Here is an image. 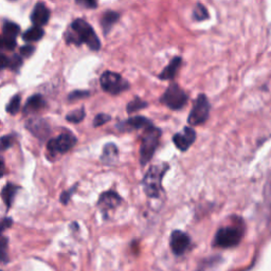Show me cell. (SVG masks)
Wrapping results in <instances>:
<instances>
[{"label":"cell","mask_w":271,"mask_h":271,"mask_svg":"<svg viewBox=\"0 0 271 271\" xmlns=\"http://www.w3.org/2000/svg\"><path fill=\"white\" fill-rule=\"evenodd\" d=\"M168 166L166 164L152 166L142 180V188L150 198L159 197L162 192V179L166 175Z\"/></svg>","instance_id":"obj_1"},{"label":"cell","mask_w":271,"mask_h":271,"mask_svg":"<svg viewBox=\"0 0 271 271\" xmlns=\"http://www.w3.org/2000/svg\"><path fill=\"white\" fill-rule=\"evenodd\" d=\"M161 130L152 126V124L150 125L148 128H144L140 146V162L142 166H146L154 156L159 144Z\"/></svg>","instance_id":"obj_2"},{"label":"cell","mask_w":271,"mask_h":271,"mask_svg":"<svg viewBox=\"0 0 271 271\" xmlns=\"http://www.w3.org/2000/svg\"><path fill=\"white\" fill-rule=\"evenodd\" d=\"M244 236L242 224L227 226L220 228L215 234L213 246L218 248L228 249L238 246Z\"/></svg>","instance_id":"obj_3"},{"label":"cell","mask_w":271,"mask_h":271,"mask_svg":"<svg viewBox=\"0 0 271 271\" xmlns=\"http://www.w3.org/2000/svg\"><path fill=\"white\" fill-rule=\"evenodd\" d=\"M71 28L76 33L80 42L86 44L87 46L94 51L100 50L101 48L100 40H98L96 32L92 28V26L88 22H86L83 20H76L72 22Z\"/></svg>","instance_id":"obj_4"},{"label":"cell","mask_w":271,"mask_h":271,"mask_svg":"<svg viewBox=\"0 0 271 271\" xmlns=\"http://www.w3.org/2000/svg\"><path fill=\"white\" fill-rule=\"evenodd\" d=\"M100 83L104 92L110 94H119L130 87L128 80L112 71H105L101 76Z\"/></svg>","instance_id":"obj_5"},{"label":"cell","mask_w":271,"mask_h":271,"mask_svg":"<svg viewBox=\"0 0 271 271\" xmlns=\"http://www.w3.org/2000/svg\"><path fill=\"white\" fill-rule=\"evenodd\" d=\"M160 101L170 110H179L186 104L188 96L184 89L180 88L176 83H173L168 87Z\"/></svg>","instance_id":"obj_6"},{"label":"cell","mask_w":271,"mask_h":271,"mask_svg":"<svg viewBox=\"0 0 271 271\" xmlns=\"http://www.w3.org/2000/svg\"><path fill=\"white\" fill-rule=\"evenodd\" d=\"M210 114V103L204 94H200L193 105L191 112L188 114V123L191 126L204 124Z\"/></svg>","instance_id":"obj_7"},{"label":"cell","mask_w":271,"mask_h":271,"mask_svg":"<svg viewBox=\"0 0 271 271\" xmlns=\"http://www.w3.org/2000/svg\"><path fill=\"white\" fill-rule=\"evenodd\" d=\"M76 143V138L74 134L70 132H64L60 134L58 138L51 139L47 144V148L51 154L56 155V154L58 152H68L70 148L74 146Z\"/></svg>","instance_id":"obj_8"},{"label":"cell","mask_w":271,"mask_h":271,"mask_svg":"<svg viewBox=\"0 0 271 271\" xmlns=\"http://www.w3.org/2000/svg\"><path fill=\"white\" fill-rule=\"evenodd\" d=\"M190 244H191V238H190L186 233L179 230L172 232L170 246L174 254L182 256L190 247Z\"/></svg>","instance_id":"obj_9"},{"label":"cell","mask_w":271,"mask_h":271,"mask_svg":"<svg viewBox=\"0 0 271 271\" xmlns=\"http://www.w3.org/2000/svg\"><path fill=\"white\" fill-rule=\"evenodd\" d=\"M195 139H196V132H194L192 128L186 126V128H184L182 132L174 134L173 142L179 150L186 152L194 143Z\"/></svg>","instance_id":"obj_10"},{"label":"cell","mask_w":271,"mask_h":271,"mask_svg":"<svg viewBox=\"0 0 271 271\" xmlns=\"http://www.w3.org/2000/svg\"><path fill=\"white\" fill-rule=\"evenodd\" d=\"M152 125V122L144 118V116H132L128 120H126L118 125V128L122 132H130V130H144Z\"/></svg>","instance_id":"obj_11"},{"label":"cell","mask_w":271,"mask_h":271,"mask_svg":"<svg viewBox=\"0 0 271 271\" xmlns=\"http://www.w3.org/2000/svg\"><path fill=\"white\" fill-rule=\"evenodd\" d=\"M50 17V12L48 10V8L44 6L42 2L36 4V6L33 8V12L31 14V22L34 24L36 26H44Z\"/></svg>","instance_id":"obj_12"},{"label":"cell","mask_w":271,"mask_h":271,"mask_svg":"<svg viewBox=\"0 0 271 271\" xmlns=\"http://www.w3.org/2000/svg\"><path fill=\"white\" fill-rule=\"evenodd\" d=\"M121 197L114 191H108L101 195L98 200V206L103 211H110L114 209L121 204Z\"/></svg>","instance_id":"obj_13"},{"label":"cell","mask_w":271,"mask_h":271,"mask_svg":"<svg viewBox=\"0 0 271 271\" xmlns=\"http://www.w3.org/2000/svg\"><path fill=\"white\" fill-rule=\"evenodd\" d=\"M26 128L38 138H44L49 134V125L42 119H31L26 122Z\"/></svg>","instance_id":"obj_14"},{"label":"cell","mask_w":271,"mask_h":271,"mask_svg":"<svg viewBox=\"0 0 271 271\" xmlns=\"http://www.w3.org/2000/svg\"><path fill=\"white\" fill-rule=\"evenodd\" d=\"M182 58H179V56L174 58L170 62V64L164 70H162V72L159 74V78L164 80H173L177 74V71L179 70L180 66H182Z\"/></svg>","instance_id":"obj_15"},{"label":"cell","mask_w":271,"mask_h":271,"mask_svg":"<svg viewBox=\"0 0 271 271\" xmlns=\"http://www.w3.org/2000/svg\"><path fill=\"white\" fill-rule=\"evenodd\" d=\"M119 159V150L114 144L108 143L104 146L101 160L107 166L114 164Z\"/></svg>","instance_id":"obj_16"},{"label":"cell","mask_w":271,"mask_h":271,"mask_svg":"<svg viewBox=\"0 0 271 271\" xmlns=\"http://www.w3.org/2000/svg\"><path fill=\"white\" fill-rule=\"evenodd\" d=\"M119 18H120L119 13H116L114 11H107L106 13L103 14L102 20H101V24H102V28L105 35L110 33L114 24L119 20Z\"/></svg>","instance_id":"obj_17"},{"label":"cell","mask_w":271,"mask_h":271,"mask_svg":"<svg viewBox=\"0 0 271 271\" xmlns=\"http://www.w3.org/2000/svg\"><path fill=\"white\" fill-rule=\"evenodd\" d=\"M44 106V101L40 94L32 96L24 106V112H38Z\"/></svg>","instance_id":"obj_18"},{"label":"cell","mask_w":271,"mask_h":271,"mask_svg":"<svg viewBox=\"0 0 271 271\" xmlns=\"http://www.w3.org/2000/svg\"><path fill=\"white\" fill-rule=\"evenodd\" d=\"M44 30L42 29V26H32V28H30L29 30H26L24 35H22V38L26 42H38L40 40L42 36H44Z\"/></svg>","instance_id":"obj_19"},{"label":"cell","mask_w":271,"mask_h":271,"mask_svg":"<svg viewBox=\"0 0 271 271\" xmlns=\"http://www.w3.org/2000/svg\"><path fill=\"white\" fill-rule=\"evenodd\" d=\"M16 191H17L16 186H14L12 184H8L4 188L2 192V200L8 208H10L12 206Z\"/></svg>","instance_id":"obj_20"},{"label":"cell","mask_w":271,"mask_h":271,"mask_svg":"<svg viewBox=\"0 0 271 271\" xmlns=\"http://www.w3.org/2000/svg\"><path fill=\"white\" fill-rule=\"evenodd\" d=\"M2 32H4V35L8 36V38H16L20 32V26L15 22H6L2 26Z\"/></svg>","instance_id":"obj_21"},{"label":"cell","mask_w":271,"mask_h":271,"mask_svg":"<svg viewBox=\"0 0 271 271\" xmlns=\"http://www.w3.org/2000/svg\"><path fill=\"white\" fill-rule=\"evenodd\" d=\"M209 18V13L204 4H197L193 10V20L196 22H202Z\"/></svg>","instance_id":"obj_22"},{"label":"cell","mask_w":271,"mask_h":271,"mask_svg":"<svg viewBox=\"0 0 271 271\" xmlns=\"http://www.w3.org/2000/svg\"><path fill=\"white\" fill-rule=\"evenodd\" d=\"M148 106V103L146 101L141 100L140 98H136L134 100L130 101L128 105V114H132L138 112L140 110H143V108H146Z\"/></svg>","instance_id":"obj_23"},{"label":"cell","mask_w":271,"mask_h":271,"mask_svg":"<svg viewBox=\"0 0 271 271\" xmlns=\"http://www.w3.org/2000/svg\"><path fill=\"white\" fill-rule=\"evenodd\" d=\"M16 47L15 38L6 35H0V50H13Z\"/></svg>","instance_id":"obj_24"},{"label":"cell","mask_w":271,"mask_h":271,"mask_svg":"<svg viewBox=\"0 0 271 271\" xmlns=\"http://www.w3.org/2000/svg\"><path fill=\"white\" fill-rule=\"evenodd\" d=\"M20 102H22L20 96H13L10 103H8L6 106V112L11 114H16L20 108Z\"/></svg>","instance_id":"obj_25"},{"label":"cell","mask_w":271,"mask_h":271,"mask_svg":"<svg viewBox=\"0 0 271 271\" xmlns=\"http://www.w3.org/2000/svg\"><path fill=\"white\" fill-rule=\"evenodd\" d=\"M84 118H85V110H83V108H80V110H76L71 112L66 116V119L69 122H72V123H78L80 121H83Z\"/></svg>","instance_id":"obj_26"},{"label":"cell","mask_w":271,"mask_h":271,"mask_svg":"<svg viewBox=\"0 0 271 271\" xmlns=\"http://www.w3.org/2000/svg\"><path fill=\"white\" fill-rule=\"evenodd\" d=\"M8 260V238H0V262L6 263Z\"/></svg>","instance_id":"obj_27"},{"label":"cell","mask_w":271,"mask_h":271,"mask_svg":"<svg viewBox=\"0 0 271 271\" xmlns=\"http://www.w3.org/2000/svg\"><path fill=\"white\" fill-rule=\"evenodd\" d=\"M265 202L267 204L268 209L271 211V173L268 176V179L266 182V186H265Z\"/></svg>","instance_id":"obj_28"},{"label":"cell","mask_w":271,"mask_h":271,"mask_svg":"<svg viewBox=\"0 0 271 271\" xmlns=\"http://www.w3.org/2000/svg\"><path fill=\"white\" fill-rule=\"evenodd\" d=\"M15 138L13 136H4V137L0 138V150H6V148H11L13 146Z\"/></svg>","instance_id":"obj_29"},{"label":"cell","mask_w":271,"mask_h":271,"mask_svg":"<svg viewBox=\"0 0 271 271\" xmlns=\"http://www.w3.org/2000/svg\"><path fill=\"white\" fill-rule=\"evenodd\" d=\"M22 65V60L20 56H13L11 58H8V67L12 70H18Z\"/></svg>","instance_id":"obj_30"},{"label":"cell","mask_w":271,"mask_h":271,"mask_svg":"<svg viewBox=\"0 0 271 271\" xmlns=\"http://www.w3.org/2000/svg\"><path fill=\"white\" fill-rule=\"evenodd\" d=\"M110 119H112V118H110V116H108V114H98L96 116V118H94V125L96 126V128H98V126L104 125L105 123H107Z\"/></svg>","instance_id":"obj_31"},{"label":"cell","mask_w":271,"mask_h":271,"mask_svg":"<svg viewBox=\"0 0 271 271\" xmlns=\"http://www.w3.org/2000/svg\"><path fill=\"white\" fill-rule=\"evenodd\" d=\"M89 96L88 92H85V90H76V92H71L69 96V100L70 101H74V100H78V98H83Z\"/></svg>","instance_id":"obj_32"},{"label":"cell","mask_w":271,"mask_h":271,"mask_svg":"<svg viewBox=\"0 0 271 271\" xmlns=\"http://www.w3.org/2000/svg\"><path fill=\"white\" fill-rule=\"evenodd\" d=\"M76 2L78 6L87 8H96L98 6V0H76Z\"/></svg>","instance_id":"obj_33"},{"label":"cell","mask_w":271,"mask_h":271,"mask_svg":"<svg viewBox=\"0 0 271 271\" xmlns=\"http://www.w3.org/2000/svg\"><path fill=\"white\" fill-rule=\"evenodd\" d=\"M12 226V220L11 218H4L0 220V234H2L6 229L10 228Z\"/></svg>","instance_id":"obj_34"},{"label":"cell","mask_w":271,"mask_h":271,"mask_svg":"<svg viewBox=\"0 0 271 271\" xmlns=\"http://www.w3.org/2000/svg\"><path fill=\"white\" fill-rule=\"evenodd\" d=\"M34 50L35 49H34L33 46H24V47L20 48V53L22 54L24 56L29 58V56H31L32 54L34 53Z\"/></svg>","instance_id":"obj_35"},{"label":"cell","mask_w":271,"mask_h":271,"mask_svg":"<svg viewBox=\"0 0 271 271\" xmlns=\"http://www.w3.org/2000/svg\"><path fill=\"white\" fill-rule=\"evenodd\" d=\"M8 66V58L4 53L0 52V70H2Z\"/></svg>","instance_id":"obj_36"},{"label":"cell","mask_w":271,"mask_h":271,"mask_svg":"<svg viewBox=\"0 0 271 271\" xmlns=\"http://www.w3.org/2000/svg\"><path fill=\"white\" fill-rule=\"evenodd\" d=\"M72 193H74V191H72V190H69V191L62 193V196H60V202H62V204H68V202L70 200V197H71V194H72Z\"/></svg>","instance_id":"obj_37"},{"label":"cell","mask_w":271,"mask_h":271,"mask_svg":"<svg viewBox=\"0 0 271 271\" xmlns=\"http://www.w3.org/2000/svg\"><path fill=\"white\" fill-rule=\"evenodd\" d=\"M4 174V161L0 157V178H2Z\"/></svg>","instance_id":"obj_38"}]
</instances>
